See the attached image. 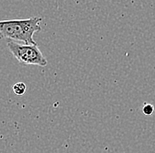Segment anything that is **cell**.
Returning a JSON list of instances; mask_svg holds the SVG:
<instances>
[{
    "instance_id": "4",
    "label": "cell",
    "mask_w": 155,
    "mask_h": 153,
    "mask_svg": "<svg viewBox=\"0 0 155 153\" xmlns=\"http://www.w3.org/2000/svg\"><path fill=\"white\" fill-rule=\"evenodd\" d=\"M142 112L145 116H150V115H153V112H154V106L152 104H149V103L145 104L143 108H142Z\"/></svg>"
},
{
    "instance_id": "2",
    "label": "cell",
    "mask_w": 155,
    "mask_h": 153,
    "mask_svg": "<svg viewBox=\"0 0 155 153\" xmlns=\"http://www.w3.org/2000/svg\"><path fill=\"white\" fill-rule=\"evenodd\" d=\"M7 47L12 56L20 63L26 65H38L44 67L47 65L48 61L42 55L37 45L21 44L13 41L7 42Z\"/></svg>"
},
{
    "instance_id": "3",
    "label": "cell",
    "mask_w": 155,
    "mask_h": 153,
    "mask_svg": "<svg viewBox=\"0 0 155 153\" xmlns=\"http://www.w3.org/2000/svg\"><path fill=\"white\" fill-rule=\"evenodd\" d=\"M12 90H13V93L16 95L22 96L25 94V93L27 91V86L23 82H19V83H16V84L13 85Z\"/></svg>"
},
{
    "instance_id": "1",
    "label": "cell",
    "mask_w": 155,
    "mask_h": 153,
    "mask_svg": "<svg viewBox=\"0 0 155 153\" xmlns=\"http://www.w3.org/2000/svg\"><path fill=\"white\" fill-rule=\"evenodd\" d=\"M42 20L40 17H32L26 19H12L0 21V38L22 41L24 44L37 45L34 40V34L40 32Z\"/></svg>"
}]
</instances>
